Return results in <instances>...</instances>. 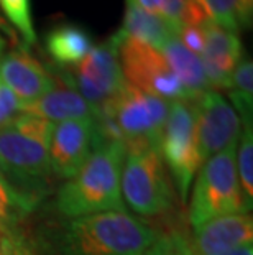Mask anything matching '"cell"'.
Returning <instances> with one entry per match:
<instances>
[{
    "label": "cell",
    "mask_w": 253,
    "mask_h": 255,
    "mask_svg": "<svg viewBox=\"0 0 253 255\" xmlns=\"http://www.w3.org/2000/svg\"><path fill=\"white\" fill-rule=\"evenodd\" d=\"M160 237V231L127 211H107L66 219L40 247L51 255H140Z\"/></svg>",
    "instance_id": "obj_1"
},
{
    "label": "cell",
    "mask_w": 253,
    "mask_h": 255,
    "mask_svg": "<svg viewBox=\"0 0 253 255\" xmlns=\"http://www.w3.org/2000/svg\"><path fill=\"white\" fill-rule=\"evenodd\" d=\"M125 143H100L83 168L56 194V211L64 219H76L107 211H125L120 191Z\"/></svg>",
    "instance_id": "obj_2"
},
{
    "label": "cell",
    "mask_w": 253,
    "mask_h": 255,
    "mask_svg": "<svg viewBox=\"0 0 253 255\" xmlns=\"http://www.w3.org/2000/svg\"><path fill=\"white\" fill-rule=\"evenodd\" d=\"M53 178L46 142L13 126L0 130V180L31 211L51 191Z\"/></svg>",
    "instance_id": "obj_3"
},
{
    "label": "cell",
    "mask_w": 253,
    "mask_h": 255,
    "mask_svg": "<svg viewBox=\"0 0 253 255\" xmlns=\"http://www.w3.org/2000/svg\"><path fill=\"white\" fill-rule=\"evenodd\" d=\"M235 150L237 145H232L211 156L199 171L189 206V224L194 231L222 216L247 213L237 176Z\"/></svg>",
    "instance_id": "obj_4"
},
{
    "label": "cell",
    "mask_w": 253,
    "mask_h": 255,
    "mask_svg": "<svg viewBox=\"0 0 253 255\" xmlns=\"http://www.w3.org/2000/svg\"><path fill=\"white\" fill-rule=\"evenodd\" d=\"M120 191L133 213L163 216L173 206V189L158 148L125 146Z\"/></svg>",
    "instance_id": "obj_5"
},
{
    "label": "cell",
    "mask_w": 253,
    "mask_h": 255,
    "mask_svg": "<svg viewBox=\"0 0 253 255\" xmlns=\"http://www.w3.org/2000/svg\"><path fill=\"white\" fill-rule=\"evenodd\" d=\"M158 151L174 178L181 203H186L192 180L204 163L197 150L194 101L182 99L169 104Z\"/></svg>",
    "instance_id": "obj_6"
},
{
    "label": "cell",
    "mask_w": 253,
    "mask_h": 255,
    "mask_svg": "<svg viewBox=\"0 0 253 255\" xmlns=\"http://www.w3.org/2000/svg\"><path fill=\"white\" fill-rule=\"evenodd\" d=\"M168 111V101L150 96L125 83L120 94L97 112L110 114L120 130L125 146L158 148Z\"/></svg>",
    "instance_id": "obj_7"
},
{
    "label": "cell",
    "mask_w": 253,
    "mask_h": 255,
    "mask_svg": "<svg viewBox=\"0 0 253 255\" xmlns=\"http://www.w3.org/2000/svg\"><path fill=\"white\" fill-rule=\"evenodd\" d=\"M109 40L117 46L123 78L130 86L163 101L189 99L160 50L130 38L115 40L110 36Z\"/></svg>",
    "instance_id": "obj_8"
},
{
    "label": "cell",
    "mask_w": 253,
    "mask_h": 255,
    "mask_svg": "<svg viewBox=\"0 0 253 255\" xmlns=\"http://www.w3.org/2000/svg\"><path fill=\"white\" fill-rule=\"evenodd\" d=\"M73 86L94 114L110 104L125 86L117 46L110 40L94 46L79 64L68 69Z\"/></svg>",
    "instance_id": "obj_9"
},
{
    "label": "cell",
    "mask_w": 253,
    "mask_h": 255,
    "mask_svg": "<svg viewBox=\"0 0 253 255\" xmlns=\"http://www.w3.org/2000/svg\"><path fill=\"white\" fill-rule=\"evenodd\" d=\"M194 104L197 150L202 161L237 145L242 128L240 119L220 92L209 89L194 99Z\"/></svg>",
    "instance_id": "obj_10"
},
{
    "label": "cell",
    "mask_w": 253,
    "mask_h": 255,
    "mask_svg": "<svg viewBox=\"0 0 253 255\" xmlns=\"http://www.w3.org/2000/svg\"><path fill=\"white\" fill-rule=\"evenodd\" d=\"M97 148L94 119L64 121L53 126L48 156L55 178L71 180Z\"/></svg>",
    "instance_id": "obj_11"
},
{
    "label": "cell",
    "mask_w": 253,
    "mask_h": 255,
    "mask_svg": "<svg viewBox=\"0 0 253 255\" xmlns=\"http://www.w3.org/2000/svg\"><path fill=\"white\" fill-rule=\"evenodd\" d=\"M0 83L25 104L38 101L55 89L56 78L25 48L0 58Z\"/></svg>",
    "instance_id": "obj_12"
},
{
    "label": "cell",
    "mask_w": 253,
    "mask_h": 255,
    "mask_svg": "<svg viewBox=\"0 0 253 255\" xmlns=\"http://www.w3.org/2000/svg\"><path fill=\"white\" fill-rule=\"evenodd\" d=\"M202 28L206 41H204L199 59L202 63L207 83L212 91H227L230 88L235 68L244 58V46H242L240 36L239 33L220 28L214 23H209Z\"/></svg>",
    "instance_id": "obj_13"
},
{
    "label": "cell",
    "mask_w": 253,
    "mask_h": 255,
    "mask_svg": "<svg viewBox=\"0 0 253 255\" xmlns=\"http://www.w3.org/2000/svg\"><path fill=\"white\" fill-rule=\"evenodd\" d=\"M191 241L196 255H215L249 246L253 239V219L250 214H230L212 219L194 231Z\"/></svg>",
    "instance_id": "obj_14"
},
{
    "label": "cell",
    "mask_w": 253,
    "mask_h": 255,
    "mask_svg": "<svg viewBox=\"0 0 253 255\" xmlns=\"http://www.w3.org/2000/svg\"><path fill=\"white\" fill-rule=\"evenodd\" d=\"M56 78L64 79V86H55V89L40 97L38 101L23 106V112L33 114L50 122L64 121H83V119H94V109L84 97L76 91L66 69L56 68Z\"/></svg>",
    "instance_id": "obj_15"
},
{
    "label": "cell",
    "mask_w": 253,
    "mask_h": 255,
    "mask_svg": "<svg viewBox=\"0 0 253 255\" xmlns=\"http://www.w3.org/2000/svg\"><path fill=\"white\" fill-rule=\"evenodd\" d=\"M125 15H123V23L120 30L112 38L123 40L130 38L140 43L155 48V50H163V46L173 38H177L181 26L173 23L169 20H165L143 10L135 3V0H125Z\"/></svg>",
    "instance_id": "obj_16"
},
{
    "label": "cell",
    "mask_w": 253,
    "mask_h": 255,
    "mask_svg": "<svg viewBox=\"0 0 253 255\" xmlns=\"http://www.w3.org/2000/svg\"><path fill=\"white\" fill-rule=\"evenodd\" d=\"M45 46L58 68L63 69L74 68L94 48L89 31L76 23H61L51 28L45 36Z\"/></svg>",
    "instance_id": "obj_17"
},
{
    "label": "cell",
    "mask_w": 253,
    "mask_h": 255,
    "mask_svg": "<svg viewBox=\"0 0 253 255\" xmlns=\"http://www.w3.org/2000/svg\"><path fill=\"white\" fill-rule=\"evenodd\" d=\"M161 53H163L168 66L176 78L179 79V83L182 84L191 101L197 99L201 94L211 89L201 59L194 53L186 50L177 38H173L171 41L166 43Z\"/></svg>",
    "instance_id": "obj_18"
},
{
    "label": "cell",
    "mask_w": 253,
    "mask_h": 255,
    "mask_svg": "<svg viewBox=\"0 0 253 255\" xmlns=\"http://www.w3.org/2000/svg\"><path fill=\"white\" fill-rule=\"evenodd\" d=\"M229 97L242 126H253V63L242 58L230 81Z\"/></svg>",
    "instance_id": "obj_19"
},
{
    "label": "cell",
    "mask_w": 253,
    "mask_h": 255,
    "mask_svg": "<svg viewBox=\"0 0 253 255\" xmlns=\"http://www.w3.org/2000/svg\"><path fill=\"white\" fill-rule=\"evenodd\" d=\"M0 13L5 21L15 28L23 41L25 50H30L36 43V30L31 13V0H0Z\"/></svg>",
    "instance_id": "obj_20"
},
{
    "label": "cell",
    "mask_w": 253,
    "mask_h": 255,
    "mask_svg": "<svg viewBox=\"0 0 253 255\" xmlns=\"http://www.w3.org/2000/svg\"><path fill=\"white\" fill-rule=\"evenodd\" d=\"M239 184L245 211L253 206V126H244L239 146Z\"/></svg>",
    "instance_id": "obj_21"
},
{
    "label": "cell",
    "mask_w": 253,
    "mask_h": 255,
    "mask_svg": "<svg viewBox=\"0 0 253 255\" xmlns=\"http://www.w3.org/2000/svg\"><path fill=\"white\" fill-rule=\"evenodd\" d=\"M30 213L33 211L28 208V204L0 180V236L18 231Z\"/></svg>",
    "instance_id": "obj_22"
},
{
    "label": "cell",
    "mask_w": 253,
    "mask_h": 255,
    "mask_svg": "<svg viewBox=\"0 0 253 255\" xmlns=\"http://www.w3.org/2000/svg\"><path fill=\"white\" fill-rule=\"evenodd\" d=\"M206 10L211 23L225 28L234 33H239L240 26L235 17V2L237 0H199Z\"/></svg>",
    "instance_id": "obj_23"
},
{
    "label": "cell",
    "mask_w": 253,
    "mask_h": 255,
    "mask_svg": "<svg viewBox=\"0 0 253 255\" xmlns=\"http://www.w3.org/2000/svg\"><path fill=\"white\" fill-rule=\"evenodd\" d=\"M138 7L158 17L169 20L182 26V13H184L186 0H135Z\"/></svg>",
    "instance_id": "obj_24"
},
{
    "label": "cell",
    "mask_w": 253,
    "mask_h": 255,
    "mask_svg": "<svg viewBox=\"0 0 253 255\" xmlns=\"http://www.w3.org/2000/svg\"><path fill=\"white\" fill-rule=\"evenodd\" d=\"M23 112V102L0 83V130L8 127Z\"/></svg>",
    "instance_id": "obj_25"
},
{
    "label": "cell",
    "mask_w": 253,
    "mask_h": 255,
    "mask_svg": "<svg viewBox=\"0 0 253 255\" xmlns=\"http://www.w3.org/2000/svg\"><path fill=\"white\" fill-rule=\"evenodd\" d=\"M177 40L186 50H189L194 55H201L204 41H206L204 28H201V26H181L179 33H177Z\"/></svg>",
    "instance_id": "obj_26"
},
{
    "label": "cell",
    "mask_w": 253,
    "mask_h": 255,
    "mask_svg": "<svg viewBox=\"0 0 253 255\" xmlns=\"http://www.w3.org/2000/svg\"><path fill=\"white\" fill-rule=\"evenodd\" d=\"M235 17L240 28H250L253 21V0H237Z\"/></svg>",
    "instance_id": "obj_27"
},
{
    "label": "cell",
    "mask_w": 253,
    "mask_h": 255,
    "mask_svg": "<svg viewBox=\"0 0 253 255\" xmlns=\"http://www.w3.org/2000/svg\"><path fill=\"white\" fill-rule=\"evenodd\" d=\"M171 236V255H196L192 251L191 242L179 231L169 232Z\"/></svg>",
    "instance_id": "obj_28"
},
{
    "label": "cell",
    "mask_w": 253,
    "mask_h": 255,
    "mask_svg": "<svg viewBox=\"0 0 253 255\" xmlns=\"http://www.w3.org/2000/svg\"><path fill=\"white\" fill-rule=\"evenodd\" d=\"M140 255H171V236L169 232H160V237L152 247Z\"/></svg>",
    "instance_id": "obj_29"
},
{
    "label": "cell",
    "mask_w": 253,
    "mask_h": 255,
    "mask_svg": "<svg viewBox=\"0 0 253 255\" xmlns=\"http://www.w3.org/2000/svg\"><path fill=\"white\" fill-rule=\"evenodd\" d=\"M0 31H3V33L7 35L13 43H18V35L15 33V30L7 23V21H5V18L2 17V13H0Z\"/></svg>",
    "instance_id": "obj_30"
},
{
    "label": "cell",
    "mask_w": 253,
    "mask_h": 255,
    "mask_svg": "<svg viewBox=\"0 0 253 255\" xmlns=\"http://www.w3.org/2000/svg\"><path fill=\"white\" fill-rule=\"evenodd\" d=\"M215 255H253L252 244H249V246H242V247L232 249V251H227V252H222V254H215Z\"/></svg>",
    "instance_id": "obj_31"
},
{
    "label": "cell",
    "mask_w": 253,
    "mask_h": 255,
    "mask_svg": "<svg viewBox=\"0 0 253 255\" xmlns=\"http://www.w3.org/2000/svg\"><path fill=\"white\" fill-rule=\"evenodd\" d=\"M5 40H3V36H2V33H0V58H2V55H3V51H5Z\"/></svg>",
    "instance_id": "obj_32"
},
{
    "label": "cell",
    "mask_w": 253,
    "mask_h": 255,
    "mask_svg": "<svg viewBox=\"0 0 253 255\" xmlns=\"http://www.w3.org/2000/svg\"><path fill=\"white\" fill-rule=\"evenodd\" d=\"M0 255H2V254H0Z\"/></svg>",
    "instance_id": "obj_33"
}]
</instances>
